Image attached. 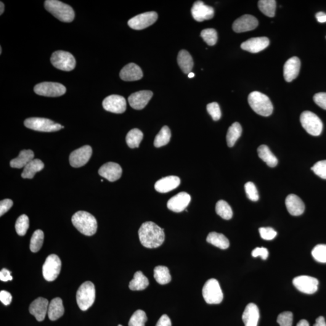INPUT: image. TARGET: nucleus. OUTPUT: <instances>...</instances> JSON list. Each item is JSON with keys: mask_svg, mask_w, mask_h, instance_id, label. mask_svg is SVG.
Masks as SVG:
<instances>
[{"mask_svg": "<svg viewBox=\"0 0 326 326\" xmlns=\"http://www.w3.org/2000/svg\"><path fill=\"white\" fill-rule=\"evenodd\" d=\"M242 128L238 122H235L230 127L227 134V143L229 147L232 148L242 135Z\"/></svg>", "mask_w": 326, "mask_h": 326, "instance_id": "36", "label": "nucleus"}, {"mask_svg": "<svg viewBox=\"0 0 326 326\" xmlns=\"http://www.w3.org/2000/svg\"><path fill=\"white\" fill-rule=\"evenodd\" d=\"M314 101L320 108L326 110V92H319L315 94Z\"/></svg>", "mask_w": 326, "mask_h": 326, "instance_id": "51", "label": "nucleus"}, {"mask_svg": "<svg viewBox=\"0 0 326 326\" xmlns=\"http://www.w3.org/2000/svg\"><path fill=\"white\" fill-rule=\"evenodd\" d=\"M11 271H9V270L3 268L0 271V280L2 281V282H7V281H11L13 279V277L11 275Z\"/></svg>", "mask_w": 326, "mask_h": 326, "instance_id": "55", "label": "nucleus"}, {"mask_svg": "<svg viewBox=\"0 0 326 326\" xmlns=\"http://www.w3.org/2000/svg\"><path fill=\"white\" fill-rule=\"evenodd\" d=\"M258 153L259 158L266 163L267 165L274 168L278 164V160L267 145H261L258 148Z\"/></svg>", "mask_w": 326, "mask_h": 326, "instance_id": "33", "label": "nucleus"}, {"mask_svg": "<svg viewBox=\"0 0 326 326\" xmlns=\"http://www.w3.org/2000/svg\"><path fill=\"white\" fill-rule=\"evenodd\" d=\"M95 298V286L91 282H86L81 285L76 293V301L82 311H86L94 303Z\"/></svg>", "mask_w": 326, "mask_h": 326, "instance_id": "5", "label": "nucleus"}, {"mask_svg": "<svg viewBox=\"0 0 326 326\" xmlns=\"http://www.w3.org/2000/svg\"><path fill=\"white\" fill-rule=\"evenodd\" d=\"M148 317L145 312L142 310H137L130 319L128 326H145Z\"/></svg>", "mask_w": 326, "mask_h": 326, "instance_id": "42", "label": "nucleus"}, {"mask_svg": "<svg viewBox=\"0 0 326 326\" xmlns=\"http://www.w3.org/2000/svg\"><path fill=\"white\" fill-rule=\"evenodd\" d=\"M311 170L321 178L326 179V160L319 161L312 167Z\"/></svg>", "mask_w": 326, "mask_h": 326, "instance_id": "49", "label": "nucleus"}, {"mask_svg": "<svg viewBox=\"0 0 326 326\" xmlns=\"http://www.w3.org/2000/svg\"><path fill=\"white\" fill-rule=\"evenodd\" d=\"M103 107L109 112L121 114L126 111V101L121 95H111L103 100Z\"/></svg>", "mask_w": 326, "mask_h": 326, "instance_id": "15", "label": "nucleus"}, {"mask_svg": "<svg viewBox=\"0 0 326 326\" xmlns=\"http://www.w3.org/2000/svg\"><path fill=\"white\" fill-rule=\"evenodd\" d=\"M269 45V39L267 37H258L249 39L248 40L243 42L241 44V49L245 51L256 54L262 51L268 47Z\"/></svg>", "mask_w": 326, "mask_h": 326, "instance_id": "21", "label": "nucleus"}, {"mask_svg": "<svg viewBox=\"0 0 326 326\" xmlns=\"http://www.w3.org/2000/svg\"><path fill=\"white\" fill-rule=\"evenodd\" d=\"M312 255L315 261L320 263H326V245L315 246L312 251Z\"/></svg>", "mask_w": 326, "mask_h": 326, "instance_id": "45", "label": "nucleus"}, {"mask_svg": "<svg viewBox=\"0 0 326 326\" xmlns=\"http://www.w3.org/2000/svg\"><path fill=\"white\" fill-rule=\"evenodd\" d=\"M191 12L193 18L198 22L212 19L214 14L213 8L206 5L201 1H196L193 4Z\"/></svg>", "mask_w": 326, "mask_h": 326, "instance_id": "16", "label": "nucleus"}, {"mask_svg": "<svg viewBox=\"0 0 326 326\" xmlns=\"http://www.w3.org/2000/svg\"><path fill=\"white\" fill-rule=\"evenodd\" d=\"M149 282L148 278L142 271L135 273L134 279L129 283V288L132 291H143L149 286Z\"/></svg>", "mask_w": 326, "mask_h": 326, "instance_id": "34", "label": "nucleus"}, {"mask_svg": "<svg viewBox=\"0 0 326 326\" xmlns=\"http://www.w3.org/2000/svg\"><path fill=\"white\" fill-rule=\"evenodd\" d=\"M296 326H309V323L306 320H301L297 323Z\"/></svg>", "mask_w": 326, "mask_h": 326, "instance_id": "59", "label": "nucleus"}, {"mask_svg": "<svg viewBox=\"0 0 326 326\" xmlns=\"http://www.w3.org/2000/svg\"><path fill=\"white\" fill-rule=\"evenodd\" d=\"M44 234L41 230H37L33 233L30 240V248L33 253H37L41 250L43 245Z\"/></svg>", "mask_w": 326, "mask_h": 326, "instance_id": "41", "label": "nucleus"}, {"mask_svg": "<svg viewBox=\"0 0 326 326\" xmlns=\"http://www.w3.org/2000/svg\"><path fill=\"white\" fill-rule=\"evenodd\" d=\"M99 174L109 181L115 182L120 178L122 169L118 163L109 162L103 164L99 169Z\"/></svg>", "mask_w": 326, "mask_h": 326, "instance_id": "19", "label": "nucleus"}, {"mask_svg": "<svg viewBox=\"0 0 326 326\" xmlns=\"http://www.w3.org/2000/svg\"><path fill=\"white\" fill-rule=\"evenodd\" d=\"M1 54H2V48L1 47H0V54L1 55Z\"/></svg>", "mask_w": 326, "mask_h": 326, "instance_id": "62", "label": "nucleus"}, {"mask_svg": "<svg viewBox=\"0 0 326 326\" xmlns=\"http://www.w3.org/2000/svg\"><path fill=\"white\" fill-rule=\"evenodd\" d=\"M143 139V132L139 129L135 128L131 130L127 134L126 141L128 147L133 149L139 147Z\"/></svg>", "mask_w": 326, "mask_h": 326, "instance_id": "37", "label": "nucleus"}, {"mask_svg": "<svg viewBox=\"0 0 326 326\" xmlns=\"http://www.w3.org/2000/svg\"><path fill=\"white\" fill-rule=\"evenodd\" d=\"M248 100L251 108L258 115L264 117L272 115V103L267 95L261 92L253 91L249 94Z\"/></svg>", "mask_w": 326, "mask_h": 326, "instance_id": "4", "label": "nucleus"}, {"mask_svg": "<svg viewBox=\"0 0 326 326\" xmlns=\"http://www.w3.org/2000/svg\"><path fill=\"white\" fill-rule=\"evenodd\" d=\"M269 253L267 248L262 247V248H256L252 252V256L254 258H257V257H261V258L263 260H266L268 257Z\"/></svg>", "mask_w": 326, "mask_h": 326, "instance_id": "53", "label": "nucleus"}, {"mask_svg": "<svg viewBox=\"0 0 326 326\" xmlns=\"http://www.w3.org/2000/svg\"><path fill=\"white\" fill-rule=\"evenodd\" d=\"M191 197L186 192H180L169 200L167 206L169 210L180 213L187 208L190 203Z\"/></svg>", "mask_w": 326, "mask_h": 326, "instance_id": "20", "label": "nucleus"}, {"mask_svg": "<svg viewBox=\"0 0 326 326\" xmlns=\"http://www.w3.org/2000/svg\"><path fill=\"white\" fill-rule=\"evenodd\" d=\"M203 296L206 303L210 304L221 303L224 295L218 281L210 279L207 281L203 288Z\"/></svg>", "mask_w": 326, "mask_h": 326, "instance_id": "6", "label": "nucleus"}, {"mask_svg": "<svg viewBox=\"0 0 326 326\" xmlns=\"http://www.w3.org/2000/svg\"><path fill=\"white\" fill-rule=\"evenodd\" d=\"M92 150L89 145L84 146L74 150L70 155V165L73 168H78L86 165L91 158Z\"/></svg>", "mask_w": 326, "mask_h": 326, "instance_id": "14", "label": "nucleus"}, {"mask_svg": "<svg viewBox=\"0 0 326 326\" xmlns=\"http://www.w3.org/2000/svg\"><path fill=\"white\" fill-rule=\"evenodd\" d=\"M171 132L168 126H164L156 135L154 140V146L156 148H160L168 145L170 142Z\"/></svg>", "mask_w": 326, "mask_h": 326, "instance_id": "38", "label": "nucleus"}, {"mask_svg": "<svg viewBox=\"0 0 326 326\" xmlns=\"http://www.w3.org/2000/svg\"><path fill=\"white\" fill-rule=\"evenodd\" d=\"M204 41L210 46H214L217 41V33L214 29H204L201 33Z\"/></svg>", "mask_w": 326, "mask_h": 326, "instance_id": "44", "label": "nucleus"}, {"mask_svg": "<svg viewBox=\"0 0 326 326\" xmlns=\"http://www.w3.org/2000/svg\"><path fill=\"white\" fill-rule=\"evenodd\" d=\"M245 190L246 196L249 200L252 201H258L259 195L255 184L252 182H248L245 184Z\"/></svg>", "mask_w": 326, "mask_h": 326, "instance_id": "46", "label": "nucleus"}, {"mask_svg": "<svg viewBox=\"0 0 326 326\" xmlns=\"http://www.w3.org/2000/svg\"><path fill=\"white\" fill-rule=\"evenodd\" d=\"M64 314V307L63 306L62 300L60 298L53 299L49 303L48 309V316L52 321L57 320Z\"/></svg>", "mask_w": 326, "mask_h": 326, "instance_id": "28", "label": "nucleus"}, {"mask_svg": "<svg viewBox=\"0 0 326 326\" xmlns=\"http://www.w3.org/2000/svg\"><path fill=\"white\" fill-rule=\"evenodd\" d=\"M285 204L289 213L293 216L301 215L305 210L303 201L296 195H288L286 198Z\"/></svg>", "mask_w": 326, "mask_h": 326, "instance_id": "25", "label": "nucleus"}, {"mask_svg": "<svg viewBox=\"0 0 326 326\" xmlns=\"http://www.w3.org/2000/svg\"><path fill=\"white\" fill-rule=\"evenodd\" d=\"M258 25L259 21L256 17L251 15H245L235 21L233 29L235 32L242 33L253 30Z\"/></svg>", "mask_w": 326, "mask_h": 326, "instance_id": "17", "label": "nucleus"}, {"mask_svg": "<svg viewBox=\"0 0 326 326\" xmlns=\"http://www.w3.org/2000/svg\"><path fill=\"white\" fill-rule=\"evenodd\" d=\"M49 305V301L46 298L39 297L30 304L29 311L37 321L42 322L46 318Z\"/></svg>", "mask_w": 326, "mask_h": 326, "instance_id": "22", "label": "nucleus"}, {"mask_svg": "<svg viewBox=\"0 0 326 326\" xmlns=\"http://www.w3.org/2000/svg\"><path fill=\"white\" fill-rule=\"evenodd\" d=\"M25 125L29 129L40 132H55L62 129L60 124L55 123L50 119L39 118L26 119Z\"/></svg>", "mask_w": 326, "mask_h": 326, "instance_id": "9", "label": "nucleus"}, {"mask_svg": "<svg viewBox=\"0 0 326 326\" xmlns=\"http://www.w3.org/2000/svg\"><path fill=\"white\" fill-rule=\"evenodd\" d=\"M44 6L48 12L62 22L70 23L75 18L73 8L61 1L47 0L45 1Z\"/></svg>", "mask_w": 326, "mask_h": 326, "instance_id": "3", "label": "nucleus"}, {"mask_svg": "<svg viewBox=\"0 0 326 326\" xmlns=\"http://www.w3.org/2000/svg\"><path fill=\"white\" fill-rule=\"evenodd\" d=\"M314 326H326L325 318L322 316L317 318Z\"/></svg>", "mask_w": 326, "mask_h": 326, "instance_id": "58", "label": "nucleus"}, {"mask_svg": "<svg viewBox=\"0 0 326 326\" xmlns=\"http://www.w3.org/2000/svg\"><path fill=\"white\" fill-rule=\"evenodd\" d=\"M0 4H1V8H0V9H1V10H0V15H1L2 14H3V12L4 11V4L3 2L1 1Z\"/></svg>", "mask_w": 326, "mask_h": 326, "instance_id": "60", "label": "nucleus"}, {"mask_svg": "<svg viewBox=\"0 0 326 326\" xmlns=\"http://www.w3.org/2000/svg\"><path fill=\"white\" fill-rule=\"evenodd\" d=\"M153 96V92L148 90H143L132 94L128 98L130 106L137 110H141L148 105L151 98Z\"/></svg>", "mask_w": 326, "mask_h": 326, "instance_id": "18", "label": "nucleus"}, {"mask_svg": "<svg viewBox=\"0 0 326 326\" xmlns=\"http://www.w3.org/2000/svg\"><path fill=\"white\" fill-rule=\"evenodd\" d=\"M139 236L143 246L148 248H156L163 244L165 239L164 229L153 222H146L139 230Z\"/></svg>", "mask_w": 326, "mask_h": 326, "instance_id": "1", "label": "nucleus"}, {"mask_svg": "<svg viewBox=\"0 0 326 326\" xmlns=\"http://www.w3.org/2000/svg\"><path fill=\"white\" fill-rule=\"evenodd\" d=\"M300 122L307 133L313 136H319L322 134L323 124L321 119L314 113L306 111L301 113Z\"/></svg>", "mask_w": 326, "mask_h": 326, "instance_id": "7", "label": "nucleus"}, {"mask_svg": "<svg viewBox=\"0 0 326 326\" xmlns=\"http://www.w3.org/2000/svg\"><path fill=\"white\" fill-rule=\"evenodd\" d=\"M181 183V180L176 176H169L158 180L155 184V189L158 192L168 193L177 189Z\"/></svg>", "mask_w": 326, "mask_h": 326, "instance_id": "26", "label": "nucleus"}, {"mask_svg": "<svg viewBox=\"0 0 326 326\" xmlns=\"http://www.w3.org/2000/svg\"><path fill=\"white\" fill-rule=\"evenodd\" d=\"M178 63L181 68V70L185 74H189L192 72L193 67V60L192 56L190 55L187 50H182L179 52L177 58Z\"/></svg>", "mask_w": 326, "mask_h": 326, "instance_id": "30", "label": "nucleus"}, {"mask_svg": "<svg viewBox=\"0 0 326 326\" xmlns=\"http://www.w3.org/2000/svg\"><path fill=\"white\" fill-rule=\"evenodd\" d=\"M259 9L263 14L268 17H274L276 1L274 0H261L258 2Z\"/></svg>", "mask_w": 326, "mask_h": 326, "instance_id": "39", "label": "nucleus"}, {"mask_svg": "<svg viewBox=\"0 0 326 326\" xmlns=\"http://www.w3.org/2000/svg\"><path fill=\"white\" fill-rule=\"evenodd\" d=\"M141 68L134 63H130L121 69L120 77L124 81H136L143 78Z\"/></svg>", "mask_w": 326, "mask_h": 326, "instance_id": "24", "label": "nucleus"}, {"mask_svg": "<svg viewBox=\"0 0 326 326\" xmlns=\"http://www.w3.org/2000/svg\"><path fill=\"white\" fill-rule=\"evenodd\" d=\"M118 326H121V325H119Z\"/></svg>", "mask_w": 326, "mask_h": 326, "instance_id": "64", "label": "nucleus"}, {"mask_svg": "<svg viewBox=\"0 0 326 326\" xmlns=\"http://www.w3.org/2000/svg\"><path fill=\"white\" fill-rule=\"evenodd\" d=\"M34 153L32 150H23L21 151L18 157L10 161V165L13 168H25L28 164L33 160Z\"/></svg>", "mask_w": 326, "mask_h": 326, "instance_id": "29", "label": "nucleus"}, {"mask_svg": "<svg viewBox=\"0 0 326 326\" xmlns=\"http://www.w3.org/2000/svg\"><path fill=\"white\" fill-rule=\"evenodd\" d=\"M207 110L214 121L219 120L221 118V111L218 103L213 102L207 106Z\"/></svg>", "mask_w": 326, "mask_h": 326, "instance_id": "48", "label": "nucleus"}, {"mask_svg": "<svg viewBox=\"0 0 326 326\" xmlns=\"http://www.w3.org/2000/svg\"><path fill=\"white\" fill-rule=\"evenodd\" d=\"M207 242L222 250H226L230 246L229 239L224 235L216 232L209 233Z\"/></svg>", "mask_w": 326, "mask_h": 326, "instance_id": "32", "label": "nucleus"}, {"mask_svg": "<svg viewBox=\"0 0 326 326\" xmlns=\"http://www.w3.org/2000/svg\"><path fill=\"white\" fill-rule=\"evenodd\" d=\"M44 168V164L39 159H33L24 168L21 177L25 179H32L37 172L41 171Z\"/></svg>", "mask_w": 326, "mask_h": 326, "instance_id": "31", "label": "nucleus"}, {"mask_svg": "<svg viewBox=\"0 0 326 326\" xmlns=\"http://www.w3.org/2000/svg\"><path fill=\"white\" fill-rule=\"evenodd\" d=\"M277 322L280 326H293V313L291 312L281 313L277 317Z\"/></svg>", "mask_w": 326, "mask_h": 326, "instance_id": "47", "label": "nucleus"}, {"mask_svg": "<svg viewBox=\"0 0 326 326\" xmlns=\"http://www.w3.org/2000/svg\"><path fill=\"white\" fill-rule=\"evenodd\" d=\"M153 277L156 282L163 285L170 283L172 280L168 267L164 266L156 267L153 270Z\"/></svg>", "mask_w": 326, "mask_h": 326, "instance_id": "35", "label": "nucleus"}, {"mask_svg": "<svg viewBox=\"0 0 326 326\" xmlns=\"http://www.w3.org/2000/svg\"><path fill=\"white\" fill-rule=\"evenodd\" d=\"M156 326H172V322L168 315H163L156 323Z\"/></svg>", "mask_w": 326, "mask_h": 326, "instance_id": "56", "label": "nucleus"}, {"mask_svg": "<svg viewBox=\"0 0 326 326\" xmlns=\"http://www.w3.org/2000/svg\"><path fill=\"white\" fill-rule=\"evenodd\" d=\"M13 206V201L9 199H6L0 203V216H2L9 211Z\"/></svg>", "mask_w": 326, "mask_h": 326, "instance_id": "52", "label": "nucleus"}, {"mask_svg": "<svg viewBox=\"0 0 326 326\" xmlns=\"http://www.w3.org/2000/svg\"><path fill=\"white\" fill-rule=\"evenodd\" d=\"M260 235L263 239L271 240L276 237L277 232L271 227H262L259 229Z\"/></svg>", "mask_w": 326, "mask_h": 326, "instance_id": "50", "label": "nucleus"}, {"mask_svg": "<svg viewBox=\"0 0 326 326\" xmlns=\"http://www.w3.org/2000/svg\"><path fill=\"white\" fill-rule=\"evenodd\" d=\"M29 227V217L26 214H22L18 217L15 224V229L18 235L23 237L26 234Z\"/></svg>", "mask_w": 326, "mask_h": 326, "instance_id": "43", "label": "nucleus"}, {"mask_svg": "<svg viewBox=\"0 0 326 326\" xmlns=\"http://www.w3.org/2000/svg\"><path fill=\"white\" fill-rule=\"evenodd\" d=\"M52 65L60 70L70 71L76 67V59L70 53L59 50L52 54L51 59Z\"/></svg>", "mask_w": 326, "mask_h": 326, "instance_id": "8", "label": "nucleus"}, {"mask_svg": "<svg viewBox=\"0 0 326 326\" xmlns=\"http://www.w3.org/2000/svg\"><path fill=\"white\" fill-rule=\"evenodd\" d=\"M216 212L222 219L230 220L232 218L233 211L231 207L224 200H220L216 203Z\"/></svg>", "mask_w": 326, "mask_h": 326, "instance_id": "40", "label": "nucleus"}, {"mask_svg": "<svg viewBox=\"0 0 326 326\" xmlns=\"http://www.w3.org/2000/svg\"><path fill=\"white\" fill-rule=\"evenodd\" d=\"M194 76H195V74L192 72L190 73L189 75H188V77H189V78H192Z\"/></svg>", "mask_w": 326, "mask_h": 326, "instance_id": "61", "label": "nucleus"}, {"mask_svg": "<svg viewBox=\"0 0 326 326\" xmlns=\"http://www.w3.org/2000/svg\"><path fill=\"white\" fill-rule=\"evenodd\" d=\"M64 128V126H62V129Z\"/></svg>", "mask_w": 326, "mask_h": 326, "instance_id": "63", "label": "nucleus"}, {"mask_svg": "<svg viewBox=\"0 0 326 326\" xmlns=\"http://www.w3.org/2000/svg\"><path fill=\"white\" fill-rule=\"evenodd\" d=\"M158 19V14L155 12H148L138 15L128 21L130 28L134 30H142L149 27Z\"/></svg>", "mask_w": 326, "mask_h": 326, "instance_id": "12", "label": "nucleus"}, {"mask_svg": "<svg viewBox=\"0 0 326 326\" xmlns=\"http://www.w3.org/2000/svg\"><path fill=\"white\" fill-rule=\"evenodd\" d=\"M300 60L297 57H293L286 62L283 68V75L285 81L292 82L298 76L300 70Z\"/></svg>", "mask_w": 326, "mask_h": 326, "instance_id": "23", "label": "nucleus"}, {"mask_svg": "<svg viewBox=\"0 0 326 326\" xmlns=\"http://www.w3.org/2000/svg\"><path fill=\"white\" fill-rule=\"evenodd\" d=\"M74 226L86 236L91 237L97 232V222L94 216L89 212L79 211L71 218Z\"/></svg>", "mask_w": 326, "mask_h": 326, "instance_id": "2", "label": "nucleus"}, {"mask_svg": "<svg viewBox=\"0 0 326 326\" xmlns=\"http://www.w3.org/2000/svg\"><path fill=\"white\" fill-rule=\"evenodd\" d=\"M12 300L11 294L6 291H1L0 292V301L3 303L5 306L9 305Z\"/></svg>", "mask_w": 326, "mask_h": 326, "instance_id": "54", "label": "nucleus"}, {"mask_svg": "<svg viewBox=\"0 0 326 326\" xmlns=\"http://www.w3.org/2000/svg\"><path fill=\"white\" fill-rule=\"evenodd\" d=\"M293 284L300 292L312 294L317 292L319 287V280L314 277L301 275L293 279Z\"/></svg>", "mask_w": 326, "mask_h": 326, "instance_id": "13", "label": "nucleus"}, {"mask_svg": "<svg viewBox=\"0 0 326 326\" xmlns=\"http://www.w3.org/2000/svg\"><path fill=\"white\" fill-rule=\"evenodd\" d=\"M260 317L258 307L254 303H249L243 313L242 320L245 326H257Z\"/></svg>", "mask_w": 326, "mask_h": 326, "instance_id": "27", "label": "nucleus"}, {"mask_svg": "<svg viewBox=\"0 0 326 326\" xmlns=\"http://www.w3.org/2000/svg\"><path fill=\"white\" fill-rule=\"evenodd\" d=\"M317 20L319 23H323L326 22V14L323 12H318L316 15Z\"/></svg>", "mask_w": 326, "mask_h": 326, "instance_id": "57", "label": "nucleus"}, {"mask_svg": "<svg viewBox=\"0 0 326 326\" xmlns=\"http://www.w3.org/2000/svg\"><path fill=\"white\" fill-rule=\"evenodd\" d=\"M67 91L63 85L57 82H42L37 84L34 88L36 94L46 97H59Z\"/></svg>", "mask_w": 326, "mask_h": 326, "instance_id": "11", "label": "nucleus"}, {"mask_svg": "<svg viewBox=\"0 0 326 326\" xmlns=\"http://www.w3.org/2000/svg\"><path fill=\"white\" fill-rule=\"evenodd\" d=\"M61 269V261L56 254H50L47 257L42 267V274L48 282H52L57 279Z\"/></svg>", "mask_w": 326, "mask_h": 326, "instance_id": "10", "label": "nucleus"}]
</instances>
